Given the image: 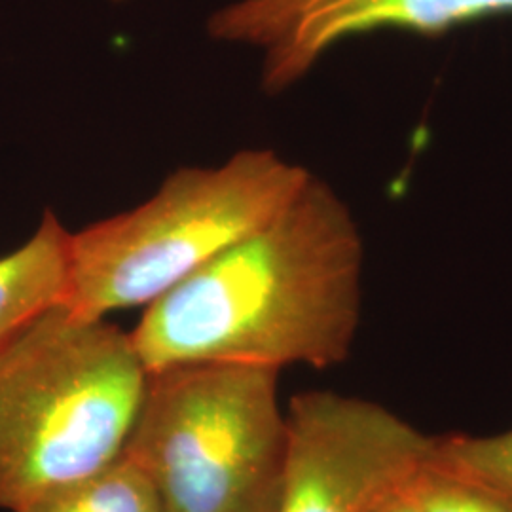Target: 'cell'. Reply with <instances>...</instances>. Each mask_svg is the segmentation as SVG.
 Wrapping results in <instances>:
<instances>
[{
  "instance_id": "6da1fadb",
  "label": "cell",
  "mask_w": 512,
  "mask_h": 512,
  "mask_svg": "<svg viewBox=\"0 0 512 512\" xmlns=\"http://www.w3.org/2000/svg\"><path fill=\"white\" fill-rule=\"evenodd\" d=\"M363 255L348 205L310 175L272 219L148 304L133 348L147 372L340 365L361 321Z\"/></svg>"
},
{
  "instance_id": "7a4b0ae2",
  "label": "cell",
  "mask_w": 512,
  "mask_h": 512,
  "mask_svg": "<svg viewBox=\"0 0 512 512\" xmlns=\"http://www.w3.org/2000/svg\"><path fill=\"white\" fill-rule=\"evenodd\" d=\"M147 374L129 332L65 304L0 346V509L118 458Z\"/></svg>"
},
{
  "instance_id": "3957f363",
  "label": "cell",
  "mask_w": 512,
  "mask_h": 512,
  "mask_svg": "<svg viewBox=\"0 0 512 512\" xmlns=\"http://www.w3.org/2000/svg\"><path fill=\"white\" fill-rule=\"evenodd\" d=\"M310 175L266 148L171 173L147 202L71 234L65 306L88 317L147 308L277 215Z\"/></svg>"
},
{
  "instance_id": "277c9868",
  "label": "cell",
  "mask_w": 512,
  "mask_h": 512,
  "mask_svg": "<svg viewBox=\"0 0 512 512\" xmlns=\"http://www.w3.org/2000/svg\"><path fill=\"white\" fill-rule=\"evenodd\" d=\"M277 376L238 363L148 372L122 454L165 512H275L287 454Z\"/></svg>"
},
{
  "instance_id": "5b68a950",
  "label": "cell",
  "mask_w": 512,
  "mask_h": 512,
  "mask_svg": "<svg viewBox=\"0 0 512 512\" xmlns=\"http://www.w3.org/2000/svg\"><path fill=\"white\" fill-rule=\"evenodd\" d=\"M431 440L382 404L294 395L275 512H374L425 467Z\"/></svg>"
},
{
  "instance_id": "8992f818",
  "label": "cell",
  "mask_w": 512,
  "mask_h": 512,
  "mask_svg": "<svg viewBox=\"0 0 512 512\" xmlns=\"http://www.w3.org/2000/svg\"><path fill=\"white\" fill-rule=\"evenodd\" d=\"M497 16H512V0H238L207 29L220 42L260 50L262 86L281 93L348 38L384 29L442 37Z\"/></svg>"
},
{
  "instance_id": "52a82bcc",
  "label": "cell",
  "mask_w": 512,
  "mask_h": 512,
  "mask_svg": "<svg viewBox=\"0 0 512 512\" xmlns=\"http://www.w3.org/2000/svg\"><path fill=\"white\" fill-rule=\"evenodd\" d=\"M71 232L46 211L35 234L0 256V346L69 294Z\"/></svg>"
},
{
  "instance_id": "ba28073f",
  "label": "cell",
  "mask_w": 512,
  "mask_h": 512,
  "mask_svg": "<svg viewBox=\"0 0 512 512\" xmlns=\"http://www.w3.org/2000/svg\"><path fill=\"white\" fill-rule=\"evenodd\" d=\"M18 512H165L148 476L124 454Z\"/></svg>"
},
{
  "instance_id": "9c48e42d",
  "label": "cell",
  "mask_w": 512,
  "mask_h": 512,
  "mask_svg": "<svg viewBox=\"0 0 512 512\" xmlns=\"http://www.w3.org/2000/svg\"><path fill=\"white\" fill-rule=\"evenodd\" d=\"M427 467L482 486L512 505V429L490 437H433Z\"/></svg>"
},
{
  "instance_id": "30bf717a",
  "label": "cell",
  "mask_w": 512,
  "mask_h": 512,
  "mask_svg": "<svg viewBox=\"0 0 512 512\" xmlns=\"http://www.w3.org/2000/svg\"><path fill=\"white\" fill-rule=\"evenodd\" d=\"M421 512H512V505L490 490L425 467L406 484Z\"/></svg>"
},
{
  "instance_id": "8fae6325",
  "label": "cell",
  "mask_w": 512,
  "mask_h": 512,
  "mask_svg": "<svg viewBox=\"0 0 512 512\" xmlns=\"http://www.w3.org/2000/svg\"><path fill=\"white\" fill-rule=\"evenodd\" d=\"M374 512H421L416 503L406 494V488L399 490L397 494L387 497L384 503Z\"/></svg>"
},
{
  "instance_id": "7c38bea8",
  "label": "cell",
  "mask_w": 512,
  "mask_h": 512,
  "mask_svg": "<svg viewBox=\"0 0 512 512\" xmlns=\"http://www.w3.org/2000/svg\"><path fill=\"white\" fill-rule=\"evenodd\" d=\"M114 2H126V0H114Z\"/></svg>"
}]
</instances>
